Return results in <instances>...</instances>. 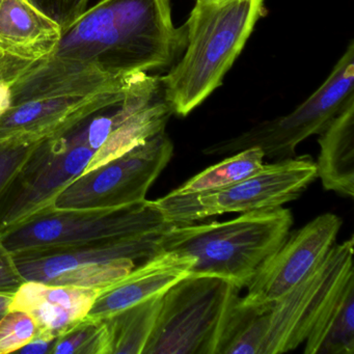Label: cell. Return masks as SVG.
<instances>
[{
    "mask_svg": "<svg viewBox=\"0 0 354 354\" xmlns=\"http://www.w3.org/2000/svg\"><path fill=\"white\" fill-rule=\"evenodd\" d=\"M317 178L316 162L308 156L264 165L258 173L221 189L194 194L173 192L153 201L171 225H189L225 213L275 208L296 200Z\"/></svg>",
    "mask_w": 354,
    "mask_h": 354,
    "instance_id": "7",
    "label": "cell"
},
{
    "mask_svg": "<svg viewBox=\"0 0 354 354\" xmlns=\"http://www.w3.org/2000/svg\"><path fill=\"white\" fill-rule=\"evenodd\" d=\"M12 82H0V117L12 106Z\"/></svg>",
    "mask_w": 354,
    "mask_h": 354,
    "instance_id": "29",
    "label": "cell"
},
{
    "mask_svg": "<svg viewBox=\"0 0 354 354\" xmlns=\"http://www.w3.org/2000/svg\"><path fill=\"white\" fill-rule=\"evenodd\" d=\"M96 151L69 131L39 142L0 194V233L47 207L86 171Z\"/></svg>",
    "mask_w": 354,
    "mask_h": 354,
    "instance_id": "9",
    "label": "cell"
},
{
    "mask_svg": "<svg viewBox=\"0 0 354 354\" xmlns=\"http://www.w3.org/2000/svg\"><path fill=\"white\" fill-rule=\"evenodd\" d=\"M161 234L88 243L41 246L12 252L26 281L104 289L161 252Z\"/></svg>",
    "mask_w": 354,
    "mask_h": 354,
    "instance_id": "5",
    "label": "cell"
},
{
    "mask_svg": "<svg viewBox=\"0 0 354 354\" xmlns=\"http://www.w3.org/2000/svg\"><path fill=\"white\" fill-rule=\"evenodd\" d=\"M292 225L290 209H261L221 223L171 225L161 234L159 248L192 257L189 275L221 277L242 289L279 250Z\"/></svg>",
    "mask_w": 354,
    "mask_h": 354,
    "instance_id": "3",
    "label": "cell"
},
{
    "mask_svg": "<svg viewBox=\"0 0 354 354\" xmlns=\"http://www.w3.org/2000/svg\"><path fill=\"white\" fill-rule=\"evenodd\" d=\"M354 98V42L348 44L325 82L295 109L252 126L231 138L204 149L205 155H232L259 148L265 157L283 160L295 157L300 142L322 133L333 118Z\"/></svg>",
    "mask_w": 354,
    "mask_h": 354,
    "instance_id": "8",
    "label": "cell"
},
{
    "mask_svg": "<svg viewBox=\"0 0 354 354\" xmlns=\"http://www.w3.org/2000/svg\"><path fill=\"white\" fill-rule=\"evenodd\" d=\"M270 308L243 304L241 297L232 310L218 354H261L268 328Z\"/></svg>",
    "mask_w": 354,
    "mask_h": 354,
    "instance_id": "21",
    "label": "cell"
},
{
    "mask_svg": "<svg viewBox=\"0 0 354 354\" xmlns=\"http://www.w3.org/2000/svg\"><path fill=\"white\" fill-rule=\"evenodd\" d=\"M264 15L265 0H196L186 21L185 51L159 77L173 113L186 117L223 84Z\"/></svg>",
    "mask_w": 354,
    "mask_h": 354,
    "instance_id": "2",
    "label": "cell"
},
{
    "mask_svg": "<svg viewBox=\"0 0 354 354\" xmlns=\"http://www.w3.org/2000/svg\"><path fill=\"white\" fill-rule=\"evenodd\" d=\"M24 281L13 254L3 243L0 234V293L14 295Z\"/></svg>",
    "mask_w": 354,
    "mask_h": 354,
    "instance_id": "26",
    "label": "cell"
},
{
    "mask_svg": "<svg viewBox=\"0 0 354 354\" xmlns=\"http://www.w3.org/2000/svg\"><path fill=\"white\" fill-rule=\"evenodd\" d=\"M39 11L59 24L62 32L69 28L84 12L90 0H28Z\"/></svg>",
    "mask_w": 354,
    "mask_h": 354,
    "instance_id": "25",
    "label": "cell"
},
{
    "mask_svg": "<svg viewBox=\"0 0 354 354\" xmlns=\"http://www.w3.org/2000/svg\"><path fill=\"white\" fill-rule=\"evenodd\" d=\"M317 177L324 189L354 196V98L320 133Z\"/></svg>",
    "mask_w": 354,
    "mask_h": 354,
    "instance_id": "17",
    "label": "cell"
},
{
    "mask_svg": "<svg viewBox=\"0 0 354 354\" xmlns=\"http://www.w3.org/2000/svg\"><path fill=\"white\" fill-rule=\"evenodd\" d=\"M41 140L26 138L0 140V194H3Z\"/></svg>",
    "mask_w": 354,
    "mask_h": 354,
    "instance_id": "24",
    "label": "cell"
},
{
    "mask_svg": "<svg viewBox=\"0 0 354 354\" xmlns=\"http://www.w3.org/2000/svg\"><path fill=\"white\" fill-rule=\"evenodd\" d=\"M194 263L192 257L161 250L119 281L101 289L86 318L102 320L149 298L162 295L190 274Z\"/></svg>",
    "mask_w": 354,
    "mask_h": 354,
    "instance_id": "14",
    "label": "cell"
},
{
    "mask_svg": "<svg viewBox=\"0 0 354 354\" xmlns=\"http://www.w3.org/2000/svg\"><path fill=\"white\" fill-rule=\"evenodd\" d=\"M304 343L306 354L354 353V274L331 296Z\"/></svg>",
    "mask_w": 354,
    "mask_h": 354,
    "instance_id": "18",
    "label": "cell"
},
{
    "mask_svg": "<svg viewBox=\"0 0 354 354\" xmlns=\"http://www.w3.org/2000/svg\"><path fill=\"white\" fill-rule=\"evenodd\" d=\"M99 291L26 281L12 297L9 310L28 313L39 333L59 337L86 318Z\"/></svg>",
    "mask_w": 354,
    "mask_h": 354,
    "instance_id": "15",
    "label": "cell"
},
{
    "mask_svg": "<svg viewBox=\"0 0 354 354\" xmlns=\"http://www.w3.org/2000/svg\"><path fill=\"white\" fill-rule=\"evenodd\" d=\"M148 73L136 74L125 86L86 95H62L26 101L0 117V140H44L69 129L92 113L123 100Z\"/></svg>",
    "mask_w": 354,
    "mask_h": 354,
    "instance_id": "13",
    "label": "cell"
},
{
    "mask_svg": "<svg viewBox=\"0 0 354 354\" xmlns=\"http://www.w3.org/2000/svg\"><path fill=\"white\" fill-rule=\"evenodd\" d=\"M240 291L218 277H184L163 294L144 354H218Z\"/></svg>",
    "mask_w": 354,
    "mask_h": 354,
    "instance_id": "4",
    "label": "cell"
},
{
    "mask_svg": "<svg viewBox=\"0 0 354 354\" xmlns=\"http://www.w3.org/2000/svg\"><path fill=\"white\" fill-rule=\"evenodd\" d=\"M162 295L102 319L109 333V354H144L160 310Z\"/></svg>",
    "mask_w": 354,
    "mask_h": 354,
    "instance_id": "19",
    "label": "cell"
},
{
    "mask_svg": "<svg viewBox=\"0 0 354 354\" xmlns=\"http://www.w3.org/2000/svg\"><path fill=\"white\" fill-rule=\"evenodd\" d=\"M186 46L187 26L176 28L169 0H100L12 84V106L120 88L136 74L171 69Z\"/></svg>",
    "mask_w": 354,
    "mask_h": 354,
    "instance_id": "1",
    "label": "cell"
},
{
    "mask_svg": "<svg viewBox=\"0 0 354 354\" xmlns=\"http://www.w3.org/2000/svg\"><path fill=\"white\" fill-rule=\"evenodd\" d=\"M354 239L333 245L322 262L269 310L262 353H285L304 343L339 286L354 274Z\"/></svg>",
    "mask_w": 354,
    "mask_h": 354,
    "instance_id": "11",
    "label": "cell"
},
{
    "mask_svg": "<svg viewBox=\"0 0 354 354\" xmlns=\"http://www.w3.org/2000/svg\"><path fill=\"white\" fill-rule=\"evenodd\" d=\"M62 28L28 0H0V53L37 62L57 48Z\"/></svg>",
    "mask_w": 354,
    "mask_h": 354,
    "instance_id": "16",
    "label": "cell"
},
{
    "mask_svg": "<svg viewBox=\"0 0 354 354\" xmlns=\"http://www.w3.org/2000/svg\"><path fill=\"white\" fill-rule=\"evenodd\" d=\"M342 223L341 217L324 213L289 234L246 287L242 302L269 310L322 262L335 245Z\"/></svg>",
    "mask_w": 354,
    "mask_h": 354,
    "instance_id": "12",
    "label": "cell"
},
{
    "mask_svg": "<svg viewBox=\"0 0 354 354\" xmlns=\"http://www.w3.org/2000/svg\"><path fill=\"white\" fill-rule=\"evenodd\" d=\"M171 225L153 201L145 200L127 206L107 208L47 207L0 234L8 250L15 252L41 246L162 234Z\"/></svg>",
    "mask_w": 354,
    "mask_h": 354,
    "instance_id": "6",
    "label": "cell"
},
{
    "mask_svg": "<svg viewBox=\"0 0 354 354\" xmlns=\"http://www.w3.org/2000/svg\"><path fill=\"white\" fill-rule=\"evenodd\" d=\"M53 354H109L104 320L84 319L57 337Z\"/></svg>",
    "mask_w": 354,
    "mask_h": 354,
    "instance_id": "22",
    "label": "cell"
},
{
    "mask_svg": "<svg viewBox=\"0 0 354 354\" xmlns=\"http://www.w3.org/2000/svg\"><path fill=\"white\" fill-rule=\"evenodd\" d=\"M12 297H13V295L0 293V320H1V318H3V317L7 314L8 310H9Z\"/></svg>",
    "mask_w": 354,
    "mask_h": 354,
    "instance_id": "30",
    "label": "cell"
},
{
    "mask_svg": "<svg viewBox=\"0 0 354 354\" xmlns=\"http://www.w3.org/2000/svg\"><path fill=\"white\" fill-rule=\"evenodd\" d=\"M32 62L22 61L0 53V82L13 84Z\"/></svg>",
    "mask_w": 354,
    "mask_h": 354,
    "instance_id": "27",
    "label": "cell"
},
{
    "mask_svg": "<svg viewBox=\"0 0 354 354\" xmlns=\"http://www.w3.org/2000/svg\"><path fill=\"white\" fill-rule=\"evenodd\" d=\"M264 158L261 149H245L190 178L173 192L194 194L227 187L261 171L265 165Z\"/></svg>",
    "mask_w": 354,
    "mask_h": 354,
    "instance_id": "20",
    "label": "cell"
},
{
    "mask_svg": "<svg viewBox=\"0 0 354 354\" xmlns=\"http://www.w3.org/2000/svg\"><path fill=\"white\" fill-rule=\"evenodd\" d=\"M173 153V142L165 131L160 132L126 154L82 174L59 192L53 207L107 208L142 202Z\"/></svg>",
    "mask_w": 354,
    "mask_h": 354,
    "instance_id": "10",
    "label": "cell"
},
{
    "mask_svg": "<svg viewBox=\"0 0 354 354\" xmlns=\"http://www.w3.org/2000/svg\"><path fill=\"white\" fill-rule=\"evenodd\" d=\"M57 337L46 333H39L35 335L34 339L26 344V346L18 350L17 353L24 354H46L53 353Z\"/></svg>",
    "mask_w": 354,
    "mask_h": 354,
    "instance_id": "28",
    "label": "cell"
},
{
    "mask_svg": "<svg viewBox=\"0 0 354 354\" xmlns=\"http://www.w3.org/2000/svg\"><path fill=\"white\" fill-rule=\"evenodd\" d=\"M35 319L24 310H9L0 320V354L14 353L38 333Z\"/></svg>",
    "mask_w": 354,
    "mask_h": 354,
    "instance_id": "23",
    "label": "cell"
}]
</instances>
